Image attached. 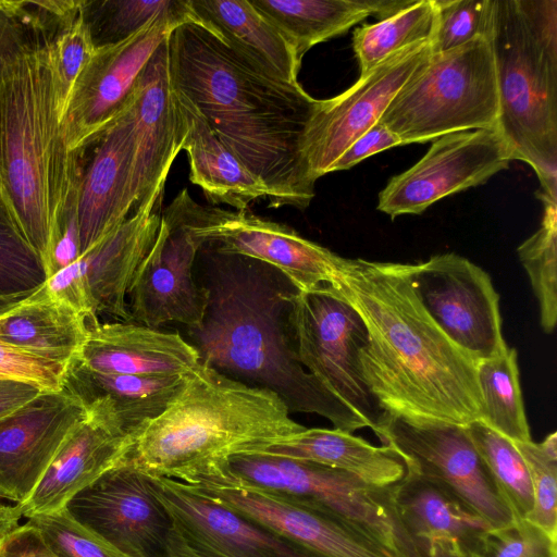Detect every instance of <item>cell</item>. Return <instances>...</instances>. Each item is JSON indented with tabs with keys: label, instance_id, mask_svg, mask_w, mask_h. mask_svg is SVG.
<instances>
[{
	"label": "cell",
	"instance_id": "6da1fadb",
	"mask_svg": "<svg viewBox=\"0 0 557 557\" xmlns=\"http://www.w3.org/2000/svg\"><path fill=\"white\" fill-rule=\"evenodd\" d=\"M81 0H0V198L44 261L75 200L82 152L63 131L59 32Z\"/></svg>",
	"mask_w": 557,
	"mask_h": 557
},
{
	"label": "cell",
	"instance_id": "7a4b0ae2",
	"mask_svg": "<svg viewBox=\"0 0 557 557\" xmlns=\"http://www.w3.org/2000/svg\"><path fill=\"white\" fill-rule=\"evenodd\" d=\"M168 42L172 86L263 182L268 206L306 209L315 181L304 159L302 141L319 100L299 83L260 71L195 23L176 27Z\"/></svg>",
	"mask_w": 557,
	"mask_h": 557
},
{
	"label": "cell",
	"instance_id": "3957f363",
	"mask_svg": "<svg viewBox=\"0 0 557 557\" xmlns=\"http://www.w3.org/2000/svg\"><path fill=\"white\" fill-rule=\"evenodd\" d=\"M330 287L367 327L360 369L387 413L461 425L482 419L478 361L428 314L411 285L409 263L345 258Z\"/></svg>",
	"mask_w": 557,
	"mask_h": 557
},
{
	"label": "cell",
	"instance_id": "277c9868",
	"mask_svg": "<svg viewBox=\"0 0 557 557\" xmlns=\"http://www.w3.org/2000/svg\"><path fill=\"white\" fill-rule=\"evenodd\" d=\"M201 270L209 294L201 324L187 329L200 362L276 394L290 413H314L334 429L369 428L352 408L299 362L292 336L290 296L297 288L263 262L208 249Z\"/></svg>",
	"mask_w": 557,
	"mask_h": 557
},
{
	"label": "cell",
	"instance_id": "5b68a950",
	"mask_svg": "<svg viewBox=\"0 0 557 557\" xmlns=\"http://www.w3.org/2000/svg\"><path fill=\"white\" fill-rule=\"evenodd\" d=\"M305 429L273 392L200 362L170 407L141 429L124 458L149 475L190 484L231 456L261 451Z\"/></svg>",
	"mask_w": 557,
	"mask_h": 557
},
{
	"label": "cell",
	"instance_id": "8992f818",
	"mask_svg": "<svg viewBox=\"0 0 557 557\" xmlns=\"http://www.w3.org/2000/svg\"><path fill=\"white\" fill-rule=\"evenodd\" d=\"M496 131L557 195V0H494Z\"/></svg>",
	"mask_w": 557,
	"mask_h": 557
},
{
	"label": "cell",
	"instance_id": "52a82bcc",
	"mask_svg": "<svg viewBox=\"0 0 557 557\" xmlns=\"http://www.w3.org/2000/svg\"><path fill=\"white\" fill-rule=\"evenodd\" d=\"M190 485L262 491L354 523L400 557H421L398 516L394 485H372L342 470L260 451L231 456Z\"/></svg>",
	"mask_w": 557,
	"mask_h": 557
},
{
	"label": "cell",
	"instance_id": "ba28073f",
	"mask_svg": "<svg viewBox=\"0 0 557 557\" xmlns=\"http://www.w3.org/2000/svg\"><path fill=\"white\" fill-rule=\"evenodd\" d=\"M498 87L490 38L433 53L396 94L380 121L404 145L450 133L496 129Z\"/></svg>",
	"mask_w": 557,
	"mask_h": 557
},
{
	"label": "cell",
	"instance_id": "9c48e42d",
	"mask_svg": "<svg viewBox=\"0 0 557 557\" xmlns=\"http://www.w3.org/2000/svg\"><path fill=\"white\" fill-rule=\"evenodd\" d=\"M203 246L250 258L280 271L298 292L331 286L345 260L292 227L248 210H225L197 203L183 189L166 208Z\"/></svg>",
	"mask_w": 557,
	"mask_h": 557
},
{
	"label": "cell",
	"instance_id": "30bf717a",
	"mask_svg": "<svg viewBox=\"0 0 557 557\" xmlns=\"http://www.w3.org/2000/svg\"><path fill=\"white\" fill-rule=\"evenodd\" d=\"M290 331L302 367L360 414L373 430L387 412L361 373L359 350L368 331L359 313L330 286L290 296Z\"/></svg>",
	"mask_w": 557,
	"mask_h": 557
},
{
	"label": "cell",
	"instance_id": "8fae6325",
	"mask_svg": "<svg viewBox=\"0 0 557 557\" xmlns=\"http://www.w3.org/2000/svg\"><path fill=\"white\" fill-rule=\"evenodd\" d=\"M372 431L407 471L447 487L493 529L515 521L465 425L387 413Z\"/></svg>",
	"mask_w": 557,
	"mask_h": 557
},
{
	"label": "cell",
	"instance_id": "7c38bea8",
	"mask_svg": "<svg viewBox=\"0 0 557 557\" xmlns=\"http://www.w3.org/2000/svg\"><path fill=\"white\" fill-rule=\"evenodd\" d=\"M65 508L123 557H183L172 517L151 476L124 457L77 492Z\"/></svg>",
	"mask_w": 557,
	"mask_h": 557
},
{
	"label": "cell",
	"instance_id": "4fadbf2b",
	"mask_svg": "<svg viewBox=\"0 0 557 557\" xmlns=\"http://www.w3.org/2000/svg\"><path fill=\"white\" fill-rule=\"evenodd\" d=\"M188 22L200 25L196 15H161L128 39L95 50L63 113L64 137L72 152L83 150L127 108L153 53Z\"/></svg>",
	"mask_w": 557,
	"mask_h": 557
},
{
	"label": "cell",
	"instance_id": "5bb4252c",
	"mask_svg": "<svg viewBox=\"0 0 557 557\" xmlns=\"http://www.w3.org/2000/svg\"><path fill=\"white\" fill-rule=\"evenodd\" d=\"M409 275L428 314L471 358L486 359L507 347L499 295L482 268L448 252L409 264Z\"/></svg>",
	"mask_w": 557,
	"mask_h": 557
},
{
	"label": "cell",
	"instance_id": "9a60e30c",
	"mask_svg": "<svg viewBox=\"0 0 557 557\" xmlns=\"http://www.w3.org/2000/svg\"><path fill=\"white\" fill-rule=\"evenodd\" d=\"M511 153L496 129L446 134L411 168L392 177L376 209L392 219L420 214L438 200L479 186L508 169Z\"/></svg>",
	"mask_w": 557,
	"mask_h": 557
},
{
	"label": "cell",
	"instance_id": "2e32d148",
	"mask_svg": "<svg viewBox=\"0 0 557 557\" xmlns=\"http://www.w3.org/2000/svg\"><path fill=\"white\" fill-rule=\"evenodd\" d=\"M432 54L430 41L400 50L347 90L319 103L308 123L302 154L313 181L329 174L343 152L376 124L406 82Z\"/></svg>",
	"mask_w": 557,
	"mask_h": 557
},
{
	"label": "cell",
	"instance_id": "e0dca14e",
	"mask_svg": "<svg viewBox=\"0 0 557 557\" xmlns=\"http://www.w3.org/2000/svg\"><path fill=\"white\" fill-rule=\"evenodd\" d=\"M202 244L170 211L161 214L152 247L140 263L128 289L132 321L160 329L176 322L187 329L201 324L209 294L194 276Z\"/></svg>",
	"mask_w": 557,
	"mask_h": 557
},
{
	"label": "cell",
	"instance_id": "ac0fdd59",
	"mask_svg": "<svg viewBox=\"0 0 557 557\" xmlns=\"http://www.w3.org/2000/svg\"><path fill=\"white\" fill-rule=\"evenodd\" d=\"M150 476L183 557H315L185 482Z\"/></svg>",
	"mask_w": 557,
	"mask_h": 557
},
{
	"label": "cell",
	"instance_id": "d6986e66",
	"mask_svg": "<svg viewBox=\"0 0 557 557\" xmlns=\"http://www.w3.org/2000/svg\"><path fill=\"white\" fill-rule=\"evenodd\" d=\"M129 106L81 150L82 169L73 203L81 257L136 208V139Z\"/></svg>",
	"mask_w": 557,
	"mask_h": 557
},
{
	"label": "cell",
	"instance_id": "ffe728a7",
	"mask_svg": "<svg viewBox=\"0 0 557 557\" xmlns=\"http://www.w3.org/2000/svg\"><path fill=\"white\" fill-rule=\"evenodd\" d=\"M88 419L63 392H41L0 418V498L25 502L71 432Z\"/></svg>",
	"mask_w": 557,
	"mask_h": 557
},
{
	"label": "cell",
	"instance_id": "44dd1931",
	"mask_svg": "<svg viewBox=\"0 0 557 557\" xmlns=\"http://www.w3.org/2000/svg\"><path fill=\"white\" fill-rule=\"evenodd\" d=\"M190 486L315 557H400L354 523L272 494L246 487Z\"/></svg>",
	"mask_w": 557,
	"mask_h": 557
},
{
	"label": "cell",
	"instance_id": "7402d4cb",
	"mask_svg": "<svg viewBox=\"0 0 557 557\" xmlns=\"http://www.w3.org/2000/svg\"><path fill=\"white\" fill-rule=\"evenodd\" d=\"M161 199V198H160ZM159 198L140 205L125 221L70 264L85 297L87 324L99 315L132 321L127 294L135 274L157 237Z\"/></svg>",
	"mask_w": 557,
	"mask_h": 557
},
{
	"label": "cell",
	"instance_id": "603a6c76",
	"mask_svg": "<svg viewBox=\"0 0 557 557\" xmlns=\"http://www.w3.org/2000/svg\"><path fill=\"white\" fill-rule=\"evenodd\" d=\"M168 40L146 65L129 106L136 139L135 210L150 198L162 197L173 161L182 150Z\"/></svg>",
	"mask_w": 557,
	"mask_h": 557
},
{
	"label": "cell",
	"instance_id": "cb8c5ba5",
	"mask_svg": "<svg viewBox=\"0 0 557 557\" xmlns=\"http://www.w3.org/2000/svg\"><path fill=\"white\" fill-rule=\"evenodd\" d=\"M394 500L421 557H473L493 529L447 487L409 471Z\"/></svg>",
	"mask_w": 557,
	"mask_h": 557
},
{
	"label": "cell",
	"instance_id": "d4e9b609",
	"mask_svg": "<svg viewBox=\"0 0 557 557\" xmlns=\"http://www.w3.org/2000/svg\"><path fill=\"white\" fill-rule=\"evenodd\" d=\"M188 375H125L90 370L74 357L65 367L62 391L88 416L134 438L161 416L184 389Z\"/></svg>",
	"mask_w": 557,
	"mask_h": 557
},
{
	"label": "cell",
	"instance_id": "484cf974",
	"mask_svg": "<svg viewBox=\"0 0 557 557\" xmlns=\"http://www.w3.org/2000/svg\"><path fill=\"white\" fill-rule=\"evenodd\" d=\"M75 357L90 370L125 375H188L200 364L197 349L180 333L134 321L87 324Z\"/></svg>",
	"mask_w": 557,
	"mask_h": 557
},
{
	"label": "cell",
	"instance_id": "4316f807",
	"mask_svg": "<svg viewBox=\"0 0 557 557\" xmlns=\"http://www.w3.org/2000/svg\"><path fill=\"white\" fill-rule=\"evenodd\" d=\"M133 441V436L88 416L63 442L29 497L15 505L21 517L64 508L77 492L119 462Z\"/></svg>",
	"mask_w": 557,
	"mask_h": 557
},
{
	"label": "cell",
	"instance_id": "83f0119b",
	"mask_svg": "<svg viewBox=\"0 0 557 557\" xmlns=\"http://www.w3.org/2000/svg\"><path fill=\"white\" fill-rule=\"evenodd\" d=\"M182 150L189 160V180L211 205L248 210L268 197V188L219 138L197 107L173 87Z\"/></svg>",
	"mask_w": 557,
	"mask_h": 557
},
{
	"label": "cell",
	"instance_id": "f1b7e54d",
	"mask_svg": "<svg viewBox=\"0 0 557 557\" xmlns=\"http://www.w3.org/2000/svg\"><path fill=\"white\" fill-rule=\"evenodd\" d=\"M200 26L265 74L298 83L301 61L280 30L249 0H189Z\"/></svg>",
	"mask_w": 557,
	"mask_h": 557
},
{
	"label": "cell",
	"instance_id": "f546056e",
	"mask_svg": "<svg viewBox=\"0 0 557 557\" xmlns=\"http://www.w3.org/2000/svg\"><path fill=\"white\" fill-rule=\"evenodd\" d=\"M260 453L342 470L377 486L395 485L407 472L404 460L389 446H374L362 437L334 428L305 429Z\"/></svg>",
	"mask_w": 557,
	"mask_h": 557
},
{
	"label": "cell",
	"instance_id": "4dcf8cb0",
	"mask_svg": "<svg viewBox=\"0 0 557 557\" xmlns=\"http://www.w3.org/2000/svg\"><path fill=\"white\" fill-rule=\"evenodd\" d=\"M284 36L298 60L313 46L375 14L386 18L414 0H249Z\"/></svg>",
	"mask_w": 557,
	"mask_h": 557
},
{
	"label": "cell",
	"instance_id": "1f68e13d",
	"mask_svg": "<svg viewBox=\"0 0 557 557\" xmlns=\"http://www.w3.org/2000/svg\"><path fill=\"white\" fill-rule=\"evenodd\" d=\"M86 336V319L51 295L45 284L0 315V341L65 366L79 352Z\"/></svg>",
	"mask_w": 557,
	"mask_h": 557
},
{
	"label": "cell",
	"instance_id": "d6a6232c",
	"mask_svg": "<svg viewBox=\"0 0 557 557\" xmlns=\"http://www.w3.org/2000/svg\"><path fill=\"white\" fill-rule=\"evenodd\" d=\"M476 379L482 398L481 421L512 442L531 441L516 349L507 346L499 354L479 360Z\"/></svg>",
	"mask_w": 557,
	"mask_h": 557
},
{
	"label": "cell",
	"instance_id": "836d02e7",
	"mask_svg": "<svg viewBox=\"0 0 557 557\" xmlns=\"http://www.w3.org/2000/svg\"><path fill=\"white\" fill-rule=\"evenodd\" d=\"M437 22L435 0H414L395 14L355 29L352 47L360 76L392 54L416 44L432 41Z\"/></svg>",
	"mask_w": 557,
	"mask_h": 557
},
{
	"label": "cell",
	"instance_id": "e575fe53",
	"mask_svg": "<svg viewBox=\"0 0 557 557\" xmlns=\"http://www.w3.org/2000/svg\"><path fill=\"white\" fill-rule=\"evenodd\" d=\"M81 14L95 49L120 44L166 14H189V0H81Z\"/></svg>",
	"mask_w": 557,
	"mask_h": 557
},
{
	"label": "cell",
	"instance_id": "d590c367",
	"mask_svg": "<svg viewBox=\"0 0 557 557\" xmlns=\"http://www.w3.org/2000/svg\"><path fill=\"white\" fill-rule=\"evenodd\" d=\"M515 520L527 519L534 496L527 465L513 442L475 420L465 425Z\"/></svg>",
	"mask_w": 557,
	"mask_h": 557
},
{
	"label": "cell",
	"instance_id": "8d00e7d4",
	"mask_svg": "<svg viewBox=\"0 0 557 557\" xmlns=\"http://www.w3.org/2000/svg\"><path fill=\"white\" fill-rule=\"evenodd\" d=\"M544 205L541 226L517 249L540 306V320L550 334L557 321V196L540 191Z\"/></svg>",
	"mask_w": 557,
	"mask_h": 557
},
{
	"label": "cell",
	"instance_id": "74e56055",
	"mask_svg": "<svg viewBox=\"0 0 557 557\" xmlns=\"http://www.w3.org/2000/svg\"><path fill=\"white\" fill-rule=\"evenodd\" d=\"M47 280L42 259L20 233L0 198V297L32 294Z\"/></svg>",
	"mask_w": 557,
	"mask_h": 557
},
{
	"label": "cell",
	"instance_id": "f35d334b",
	"mask_svg": "<svg viewBox=\"0 0 557 557\" xmlns=\"http://www.w3.org/2000/svg\"><path fill=\"white\" fill-rule=\"evenodd\" d=\"M530 475L534 505L527 520L557 539V433L541 443L513 442Z\"/></svg>",
	"mask_w": 557,
	"mask_h": 557
},
{
	"label": "cell",
	"instance_id": "ab89813d",
	"mask_svg": "<svg viewBox=\"0 0 557 557\" xmlns=\"http://www.w3.org/2000/svg\"><path fill=\"white\" fill-rule=\"evenodd\" d=\"M435 4L433 53L453 50L478 37H491L494 0H435Z\"/></svg>",
	"mask_w": 557,
	"mask_h": 557
},
{
	"label": "cell",
	"instance_id": "60d3db41",
	"mask_svg": "<svg viewBox=\"0 0 557 557\" xmlns=\"http://www.w3.org/2000/svg\"><path fill=\"white\" fill-rule=\"evenodd\" d=\"M27 522L58 557H123L77 522L65 507L30 517Z\"/></svg>",
	"mask_w": 557,
	"mask_h": 557
},
{
	"label": "cell",
	"instance_id": "b9f144b4",
	"mask_svg": "<svg viewBox=\"0 0 557 557\" xmlns=\"http://www.w3.org/2000/svg\"><path fill=\"white\" fill-rule=\"evenodd\" d=\"M473 557H557V539L527 519L491 529Z\"/></svg>",
	"mask_w": 557,
	"mask_h": 557
},
{
	"label": "cell",
	"instance_id": "7bdbcfd3",
	"mask_svg": "<svg viewBox=\"0 0 557 557\" xmlns=\"http://www.w3.org/2000/svg\"><path fill=\"white\" fill-rule=\"evenodd\" d=\"M95 50L79 8L77 15L59 32L53 45L54 66L64 110L77 77Z\"/></svg>",
	"mask_w": 557,
	"mask_h": 557
},
{
	"label": "cell",
	"instance_id": "ee69618b",
	"mask_svg": "<svg viewBox=\"0 0 557 557\" xmlns=\"http://www.w3.org/2000/svg\"><path fill=\"white\" fill-rule=\"evenodd\" d=\"M65 367L0 341V380L26 383L41 392H59Z\"/></svg>",
	"mask_w": 557,
	"mask_h": 557
},
{
	"label": "cell",
	"instance_id": "f6af8a7d",
	"mask_svg": "<svg viewBox=\"0 0 557 557\" xmlns=\"http://www.w3.org/2000/svg\"><path fill=\"white\" fill-rule=\"evenodd\" d=\"M397 146H404L401 139L379 121L343 152L332 165L330 173L348 170L377 152Z\"/></svg>",
	"mask_w": 557,
	"mask_h": 557
},
{
	"label": "cell",
	"instance_id": "bcb514c9",
	"mask_svg": "<svg viewBox=\"0 0 557 557\" xmlns=\"http://www.w3.org/2000/svg\"><path fill=\"white\" fill-rule=\"evenodd\" d=\"M0 557H58L28 522L0 536Z\"/></svg>",
	"mask_w": 557,
	"mask_h": 557
},
{
	"label": "cell",
	"instance_id": "7dc6e473",
	"mask_svg": "<svg viewBox=\"0 0 557 557\" xmlns=\"http://www.w3.org/2000/svg\"><path fill=\"white\" fill-rule=\"evenodd\" d=\"M40 393L41 391L38 387L26 383L0 380V418L23 406Z\"/></svg>",
	"mask_w": 557,
	"mask_h": 557
},
{
	"label": "cell",
	"instance_id": "c3c4849f",
	"mask_svg": "<svg viewBox=\"0 0 557 557\" xmlns=\"http://www.w3.org/2000/svg\"><path fill=\"white\" fill-rule=\"evenodd\" d=\"M21 518L15 505L8 506L0 503V536L16 528Z\"/></svg>",
	"mask_w": 557,
	"mask_h": 557
},
{
	"label": "cell",
	"instance_id": "681fc988",
	"mask_svg": "<svg viewBox=\"0 0 557 557\" xmlns=\"http://www.w3.org/2000/svg\"><path fill=\"white\" fill-rule=\"evenodd\" d=\"M32 294L10 296V297H0V315H3L4 313L12 310L14 307L20 305L23 300H25Z\"/></svg>",
	"mask_w": 557,
	"mask_h": 557
}]
</instances>
